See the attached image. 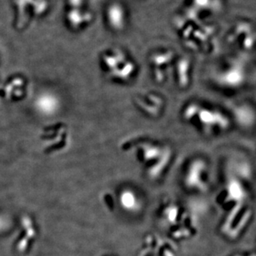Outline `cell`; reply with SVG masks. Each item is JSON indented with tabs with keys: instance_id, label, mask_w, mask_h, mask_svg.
<instances>
[{
	"instance_id": "1",
	"label": "cell",
	"mask_w": 256,
	"mask_h": 256,
	"mask_svg": "<svg viewBox=\"0 0 256 256\" xmlns=\"http://www.w3.org/2000/svg\"><path fill=\"white\" fill-rule=\"evenodd\" d=\"M138 162L145 168L147 176L156 180L162 176L172 159L170 147L151 141H138L133 145Z\"/></svg>"
},
{
	"instance_id": "2",
	"label": "cell",
	"mask_w": 256,
	"mask_h": 256,
	"mask_svg": "<svg viewBox=\"0 0 256 256\" xmlns=\"http://www.w3.org/2000/svg\"><path fill=\"white\" fill-rule=\"evenodd\" d=\"M185 121L207 135L218 134L230 127L229 118L219 110L196 102L186 105L183 112Z\"/></svg>"
},
{
	"instance_id": "3",
	"label": "cell",
	"mask_w": 256,
	"mask_h": 256,
	"mask_svg": "<svg viewBox=\"0 0 256 256\" xmlns=\"http://www.w3.org/2000/svg\"><path fill=\"white\" fill-rule=\"evenodd\" d=\"M102 68L110 79L119 83H128L135 77L138 68L135 61L128 58L123 50L114 47L101 55Z\"/></svg>"
},
{
	"instance_id": "4",
	"label": "cell",
	"mask_w": 256,
	"mask_h": 256,
	"mask_svg": "<svg viewBox=\"0 0 256 256\" xmlns=\"http://www.w3.org/2000/svg\"><path fill=\"white\" fill-rule=\"evenodd\" d=\"M184 183L191 191L204 192L207 188V167L206 162L201 159L191 162L186 168Z\"/></svg>"
},
{
	"instance_id": "5",
	"label": "cell",
	"mask_w": 256,
	"mask_h": 256,
	"mask_svg": "<svg viewBox=\"0 0 256 256\" xmlns=\"http://www.w3.org/2000/svg\"><path fill=\"white\" fill-rule=\"evenodd\" d=\"M105 18L109 29L114 33H120L126 29L129 14L125 6L119 1H112L106 6Z\"/></svg>"
},
{
	"instance_id": "6",
	"label": "cell",
	"mask_w": 256,
	"mask_h": 256,
	"mask_svg": "<svg viewBox=\"0 0 256 256\" xmlns=\"http://www.w3.org/2000/svg\"><path fill=\"white\" fill-rule=\"evenodd\" d=\"M119 206L122 210L129 213H135L141 210V201L135 191L130 189H124L119 196Z\"/></svg>"
},
{
	"instance_id": "7",
	"label": "cell",
	"mask_w": 256,
	"mask_h": 256,
	"mask_svg": "<svg viewBox=\"0 0 256 256\" xmlns=\"http://www.w3.org/2000/svg\"><path fill=\"white\" fill-rule=\"evenodd\" d=\"M245 79V74L242 68L240 67H231L227 68L225 73H221L220 76L221 84L228 86H238L242 84Z\"/></svg>"
},
{
	"instance_id": "8",
	"label": "cell",
	"mask_w": 256,
	"mask_h": 256,
	"mask_svg": "<svg viewBox=\"0 0 256 256\" xmlns=\"http://www.w3.org/2000/svg\"><path fill=\"white\" fill-rule=\"evenodd\" d=\"M73 10L70 11L68 14V19L70 24L75 28L80 27L89 24L92 20L93 15L90 11H81L80 8H72Z\"/></svg>"
},
{
	"instance_id": "9",
	"label": "cell",
	"mask_w": 256,
	"mask_h": 256,
	"mask_svg": "<svg viewBox=\"0 0 256 256\" xmlns=\"http://www.w3.org/2000/svg\"><path fill=\"white\" fill-rule=\"evenodd\" d=\"M174 59V52L172 51H164V52H156L151 56L150 61L154 68L164 66L171 63Z\"/></svg>"
}]
</instances>
